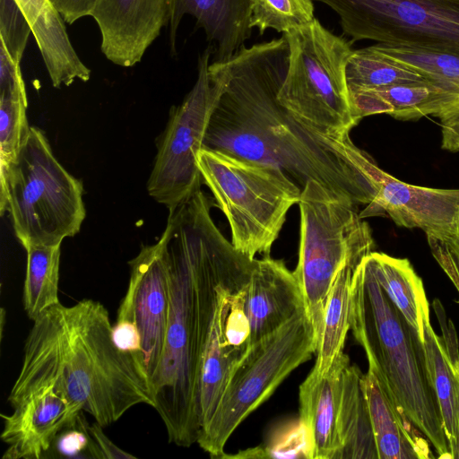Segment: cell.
I'll use <instances>...</instances> for the list:
<instances>
[{
  "mask_svg": "<svg viewBox=\"0 0 459 459\" xmlns=\"http://www.w3.org/2000/svg\"><path fill=\"white\" fill-rule=\"evenodd\" d=\"M290 61L286 36L241 47L230 59L213 62L210 74L221 92L203 148L281 169L301 190L307 182L368 202L365 174L348 156L347 140L325 137L306 126L279 100Z\"/></svg>",
  "mask_w": 459,
  "mask_h": 459,
  "instance_id": "1",
  "label": "cell"
},
{
  "mask_svg": "<svg viewBox=\"0 0 459 459\" xmlns=\"http://www.w3.org/2000/svg\"><path fill=\"white\" fill-rule=\"evenodd\" d=\"M199 191L169 212L162 236L169 270V308L160 361L152 382L154 409L170 443H197L203 355L225 273L243 255L221 232Z\"/></svg>",
  "mask_w": 459,
  "mask_h": 459,
  "instance_id": "2",
  "label": "cell"
},
{
  "mask_svg": "<svg viewBox=\"0 0 459 459\" xmlns=\"http://www.w3.org/2000/svg\"><path fill=\"white\" fill-rule=\"evenodd\" d=\"M105 307L92 299L58 303L40 313L25 342L23 361L8 402L52 386L100 426L132 407H154L148 377L135 357L115 343Z\"/></svg>",
  "mask_w": 459,
  "mask_h": 459,
  "instance_id": "3",
  "label": "cell"
},
{
  "mask_svg": "<svg viewBox=\"0 0 459 459\" xmlns=\"http://www.w3.org/2000/svg\"><path fill=\"white\" fill-rule=\"evenodd\" d=\"M350 329L368 369L400 412L438 454L451 458L423 343L377 281L366 257L354 273Z\"/></svg>",
  "mask_w": 459,
  "mask_h": 459,
  "instance_id": "4",
  "label": "cell"
},
{
  "mask_svg": "<svg viewBox=\"0 0 459 459\" xmlns=\"http://www.w3.org/2000/svg\"><path fill=\"white\" fill-rule=\"evenodd\" d=\"M82 194V183L56 160L44 132L30 126L17 158L0 174V213L8 212L22 246H61L79 233L86 217Z\"/></svg>",
  "mask_w": 459,
  "mask_h": 459,
  "instance_id": "5",
  "label": "cell"
},
{
  "mask_svg": "<svg viewBox=\"0 0 459 459\" xmlns=\"http://www.w3.org/2000/svg\"><path fill=\"white\" fill-rule=\"evenodd\" d=\"M197 164L228 220L233 247L251 259L270 255L302 190L280 169L218 151L201 149Z\"/></svg>",
  "mask_w": 459,
  "mask_h": 459,
  "instance_id": "6",
  "label": "cell"
},
{
  "mask_svg": "<svg viewBox=\"0 0 459 459\" xmlns=\"http://www.w3.org/2000/svg\"><path fill=\"white\" fill-rule=\"evenodd\" d=\"M284 35L290 61L280 102L312 131L344 140L359 123L346 80L351 41L332 33L316 18Z\"/></svg>",
  "mask_w": 459,
  "mask_h": 459,
  "instance_id": "7",
  "label": "cell"
},
{
  "mask_svg": "<svg viewBox=\"0 0 459 459\" xmlns=\"http://www.w3.org/2000/svg\"><path fill=\"white\" fill-rule=\"evenodd\" d=\"M358 205L349 196L313 180L301 192L299 255L293 273L302 290L317 344L337 273L352 256L373 252L372 232L359 216Z\"/></svg>",
  "mask_w": 459,
  "mask_h": 459,
  "instance_id": "8",
  "label": "cell"
},
{
  "mask_svg": "<svg viewBox=\"0 0 459 459\" xmlns=\"http://www.w3.org/2000/svg\"><path fill=\"white\" fill-rule=\"evenodd\" d=\"M317 349L307 311L253 343L231 373L197 444L212 457L223 458L225 445L239 424Z\"/></svg>",
  "mask_w": 459,
  "mask_h": 459,
  "instance_id": "9",
  "label": "cell"
},
{
  "mask_svg": "<svg viewBox=\"0 0 459 459\" xmlns=\"http://www.w3.org/2000/svg\"><path fill=\"white\" fill-rule=\"evenodd\" d=\"M339 16L351 42L369 39L459 56V0H313Z\"/></svg>",
  "mask_w": 459,
  "mask_h": 459,
  "instance_id": "10",
  "label": "cell"
},
{
  "mask_svg": "<svg viewBox=\"0 0 459 459\" xmlns=\"http://www.w3.org/2000/svg\"><path fill=\"white\" fill-rule=\"evenodd\" d=\"M211 53L208 48L199 56L193 88L171 108L147 182L149 195L169 212L201 191L197 155L221 92L219 81L209 72Z\"/></svg>",
  "mask_w": 459,
  "mask_h": 459,
  "instance_id": "11",
  "label": "cell"
},
{
  "mask_svg": "<svg viewBox=\"0 0 459 459\" xmlns=\"http://www.w3.org/2000/svg\"><path fill=\"white\" fill-rule=\"evenodd\" d=\"M257 261L242 255L218 284L202 362L201 429L211 419L231 373L250 347L245 303Z\"/></svg>",
  "mask_w": 459,
  "mask_h": 459,
  "instance_id": "12",
  "label": "cell"
},
{
  "mask_svg": "<svg viewBox=\"0 0 459 459\" xmlns=\"http://www.w3.org/2000/svg\"><path fill=\"white\" fill-rule=\"evenodd\" d=\"M346 149L368 181L369 201L359 212L362 219L389 217L400 227L420 229L427 238L437 239L459 230V188H433L401 181L381 169L351 138Z\"/></svg>",
  "mask_w": 459,
  "mask_h": 459,
  "instance_id": "13",
  "label": "cell"
},
{
  "mask_svg": "<svg viewBox=\"0 0 459 459\" xmlns=\"http://www.w3.org/2000/svg\"><path fill=\"white\" fill-rule=\"evenodd\" d=\"M130 279L117 319L134 323L141 335L145 373L151 383L163 352L169 308V270L164 237L143 246L129 261Z\"/></svg>",
  "mask_w": 459,
  "mask_h": 459,
  "instance_id": "14",
  "label": "cell"
},
{
  "mask_svg": "<svg viewBox=\"0 0 459 459\" xmlns=\"http://www.w3.org/2000/svg\"><path fill=\"white\" fill-rule=\"evenodd\" d=\"M170 0H98L91 16L105 57L122 67L138 64L169 23Z\"/></svg>",
  "mask_w": 459,
  "mask_h": 459,
  "instance_id": "15",
  "label": "cell"
},
{
  "mask_svg": "<svg viewBox=\"0 0 459 459\" xmlns=\"http://www.w3.org/2000/svg\"><path fill=\"white\" fill-rule=\"evenodd\" d=\"M13 408L11 414H1V439L8 445L4 459L42 458L58 434L83 411L52 386L31 393Z\"/></svg>",
  "mask_w": 459,
  "mask_h": 459,
  "instance_id": "16",
  "label": "cell"
},
{
  "mask_svg": "<svg viewBox=\"0 0 459 459\" xmlns=\"http://www.w3.org/2000/svg\"><path fill=\"white\" fill-rule=\"evenodd\" d=\"M245 308L250 346L306 311L300 285L283 261L270 255L258 259L247 287Z\"/></svg>",
  "mask_w": 459,
  "mask_h": 459,
  "instance_id": "17",
  "label": "cell"
},
{
  "mask_svg": "<svg viewBox=\"0 0 459 459\" xmlns=\"http://www.w3.org/2000/svg\"><path fill=\"white\" fill-rule=\"evenodd\" d=\"M349 364L348 355L342 352L326 373L319 375L311 370L299 386V420L309 438L310 459H337L342 378Z\"/></svg>",
  "mask_w": 459,
  "mask_h": 459,
  "instance_id": "18",
  "label": "cell"
},
{
  "mask_svg": "<svg viewBox=\"0 0 459 459\" xmlns=\"http://www.w3.org/2000/svg\"><path fill=\"white\" fill-rule=\"evenodd\" d=\"M191 15L207 39L215 45V62L228 61L250 38L251 0H170L169 42L176 53V39L185 15Z\"/></svg>",
  "mask_w": 459,
  "mask_h": 459,
  "instance_id": "19",
  "label": "cell"
},
{
  "mask_svg": "<svg viewBox=\"0 0 459 459\" xmlns=\"http://www.w3.org/2000/svg\"><path fill=\"white\" fill-rule=\"evenodd\" d=\"M26 18L55 88L76 79L89 81L91 70L77 55L65 20L50 0H14Z\"/></svg>",
  "mask_w": 459,
  "mask_h": 459,
  "instance_id": "20",
  "label": "cell"
},
{
  "mask_svg": "<svg viewBox=\"0 0 459 459\" xmlns=\"http://www.w3.org/2000/svg\"><path fill=\"white\" fill-rule=\"evenodd\" d=\"M378 459L434 458L429 442L390 400L376 375L362 376Z\"/></svg>",
  "mask_w": 459,
  "mask_h": 459,
  "instance_id": "21",
  "label": "cell"
},
{
  "mask_svg": "<svg viewBox=\"0 0 459 459\" xmlns=\"http://www.w3.org/2000/svg\"><path fill=\"white\" fill-rule=\"evenodd\" d=\"M355 119L387 114L400 120L419 119L427 116L446 117L447 97L435 83L424 82L394 84L350 93Z\"/></svg>",
  "mask_w": 459,
  "mask_h": 459,
  "instance_id": "22",
  "label": "cell"
},
{
  "mask_svg": "<svg viewBox=\"0 0 459 459\" xmlns=\"http://www.w3.org/2000/svg\"><path fill=\"white\" fill-rule=\"evenodd\" d=\"M434 310L439 319L443 337L438 336L430 324L424 330L423 348L430 379L440 407L443 426L448 442L451 458L456 445L457 376L455 354L458 348L454 325L444 312L439 300H435Z\"/></svg>",
  "mask_w": 459,
  "mask_h": 459,
  "instance_id": "23",
  "label": "cell"
},
{
  "mask_svg": "<svg viewBox=\"0 0 459 459\" xmlns=\"http://www.w3.org/2000/svg\"><path fill=\"white\" fill-rule=\"evenodd\" d=\"M366 260L381 288L423 343L425 325L430 322L429 305L422 280L411 262L375 251Z\"/></svg>",
  "mask_w": 459,
  "mask_h": 459,
  "instance_id": "24",
  "label": "cell"
},
{
  "mask_svg": "<svg viewBox=\"0 0 459 459\" xmlns=\"http://www.w3.org/2000/svg\"><path fill=\"white\" fill-rule=\"evenodd\" d=\"M362 376L360 369L351 364L343 373L338 417L341 447L337 459H378Z\"/></svg>",
  "mask_w": 459,
  "mask_h": 459,
  "instance_id": "25",
  "label": "cell"
},
{
  "mask_svg": "<svg viewBox=\"0 0 459 459\" xmlns=\"http://www.w3.org/2000/svg\"><path fill=\"white\" fill-rule=\"evenodd\" d=\"M370 253L350 258L337 273L330 290L324 314L323 325L312 368L319 375L326 373L335 359L343 352L350 330L351 286L354 273L362 260Z\"/></svg>",
  "mask_w": 459,
  "mask_h": 459,
  "instance_id": "26",
  "label": "cell"
},
{
  "mask_svg": "<svg viewBox=\"0 0 459 459\" xmlns=\"http://www.w3.org/2000/svg\"><path fill=\"white\" fill-rule=\"evenodd\" d=\"M374 46L384 55L416 71L445 91L447 108L443 121L459 115V56L379 43Z\"/></svg>",
  "mask_w": 459,
  "mask_h": 459,
  "instance_id": "27",
  "label": "cell"
},
{
  "mask_svg": "<svg viewBox=\"0 0 459 459\" xmlns=\"http://www.w3.org/2000/svg\"><path fill=\"white\" fill-rule=\"evenodd\" d=\"M23 286V305L32 321L59 302L60 246H29Z\"/></svg>",
  "mask_w": 459,
  "mask_h": 459,
  "instance_id": "28",
  "label": "cell"
},
{
  "mask_svg": "<svg viewBox=\"0 0 459 459\" xmlns=\"http://www.w3.org/2000/svg\"><path fill=\"white\" fill-rule=\"evenodd\" d=\"M349 91L428 82L424 76L378 51L374 45L353 50L346 65Z\"/></svg>",
  "mask_w": 459,
  "mask_h": 459,
  "instance_id": "29",
  "label": "cell"
},
{
  "mask_svg": "<svg viewBox=\"0 0 459 459\" xmlns=\"http://www.w3.org/2000/svg\"><path fill=\"white\" fill-rule=\"evenodd\" d=\"M314 19L313 0H251L250 27L260 34L266 29L287 34Z\"/></svg>",
  "mask_w": 459,
  "mask_h": 459,
  "instance_id": "30",
  "label": "cell"
},
{
  "mask_svg": "<svg viewBox=\"0 0 459 459\" xmlns=\"http://www.w3.org/2000/svg\"><path fill=\"white\" fill-rule=\"evenodd\" d=\"M27 107L28 100L0 98V174L15 160L28 139Z\"/></svg>",
  "mask_w": 459,
  "mask_h": 459,
  "instance_id": "31",
  "label": "cell"
},
{
  "mask_svg": "<svg viewBox=\"0 0 459 459\" xmlns=\"http://www.w3.org/2000/svg\"><path fill=\"white\" fill-rule=\"evenodd\" d=\"M30 27L14 0H0V45L21 64Z\"/></svg>",
  "mask_w": 459,
  "mask_h": 459,
  "instance_id": "32",
  "label": "cell"
},
{
  "mask_svg": "<svg viewBox=\"0 0 459 459\" xmlns=\"http://www.w3.org/2000/svg\"><path fill=\"white\" fill-rule=\"evenodd\" d=\"M294 458L310 459V442L306 429L300 423L290 429L286 434L275 437L271 445L260 446V458Z\"/></svg>",
  "mask_w": 459,
  "mask_h": 459,
  "instance_id": "33",
  "label": "cell"
},
{
  "mask_svg": "<svg viewBox=\"0 0 459 459\" xmlns=\"http://www.w3.org/2000/svg\"><path fill=\"white\" fill-rule=\"evenodd\" d=\"M0 98L28 100L21 64L0 45Z\"/></svg>",
  "mask_w": 459,
  "mask_h": 459,
  "instance_id": "34",
  "label": "cell"
},
{
  "mask_svg": "<svg viewBox=\"0 0 459 459\" xmlns=\"http://www.w3.org/2000/svg\"><path fill=\"white\" fill-rule=\"evenodd\" d=\"M81 416L82 412L73 425L58 434L53 444L62 455L74 456L86 450L90 455L91 436Z\"/></svg>",
  "mask_w": 459,
  "mask_h": 459,
  "instance_id": "35",
  "label": "cell"
},
{
  "mask_svg": "<svg viewBox=\"0 0 459 459\" xmlns=\"http://www.w3.org/2000/svg\"><path fill=\"white\" fill-rule=\"evenodd\" d=\"M112 334L116 345L122 351L133 354L144 370L141 335L136 325L127 320L117 319Z\"/></svg>",
  "mask_w": 459,
  "mask_h": 459,
  "instance_id": "36",
  "label": "cell"
},
{
  "mask_svg": "<svg viewBox=\"0 0 459 459\" xmlns=\"http://www.w3.org/2000/svg\"><path fill=\"white\" fill-rule=\"evenodd\" d=\"M98 422L88 427L91 436L90 456L95 458H135L117 446L102 431Z\"/></svg>",
  "mask_w": 459,
  "mask_h": 459,
  "instance_id": "37",
  "label": "cell"
},
{
  "mask_svg": "<svg viewBox=\"0 0 459 459\" xmlns=\"http://www.w3.org/2000/svg\"><path fill=\"white\" fill-rule=\"evenodd\" d=\"M65 22L72 24L77 20L91 16L98 0H50Z\"/></svg>",
  "mask_w": 459,
  "mask_h": 459,
  "instance_id": "38",
  "label": "cell"
},
{
  "mask_svg": "<svg viewBox=\"0 0 459 459\" xmlns=\"http://www.w3.org/2000/svg\"><path fill=\"white\" fill-rule=\"evenodd\" d=\"M432 255L441 256L453 262L459 267V230L444 239L427 238Z\"/></svg>",
  "mask_w": 459,
  "mask_h": 459,
  "instance_id": "39",
  "label": "cell"
},
{
  "mask_svg": "<svg viewBox=\"0 0 459 459\" xmlns=\"http://www.w3.org/2000/svg\"><path fill=\"white\" fill-rule=\"evenodd\" d=\"M442 132V149L456 152H459V115L440 122Z\"/></svg>",
  "mask_w": 459,
  "mask_h": 459,
  "instance_id": "40",
  "label": "cell"
},
{
  "mask_svg": "<svg viewBox=\"0 0 459 459\" xmlns=\"http://www.w3.org/2000/svg\"><path fill=\"white\" fill-rule=\"evenodd\" d=\"M434 258L459 292V267L446 258L441 256H435Z\"/></svg>",
  "mask_w": 459,
  "mask_h": 459,
  "instance_id": "41",
  "label": "cell"
},
{
  "mask_svg": "<svg viewBox=\"0 0 459 459\" xmlns=\"http://www.w3.org/2000/svg\"><path fill=\"white\" fill-rule=\"evenodd\" d=\"M455 369L457 376V401H456V445L453 458L459 459V349L455 354Z\"/></svg>",
  "mask_w": 459,
  "mask_h": 459,
  "instance_id": "42",
  "label": "cell"
}]
</instances>
